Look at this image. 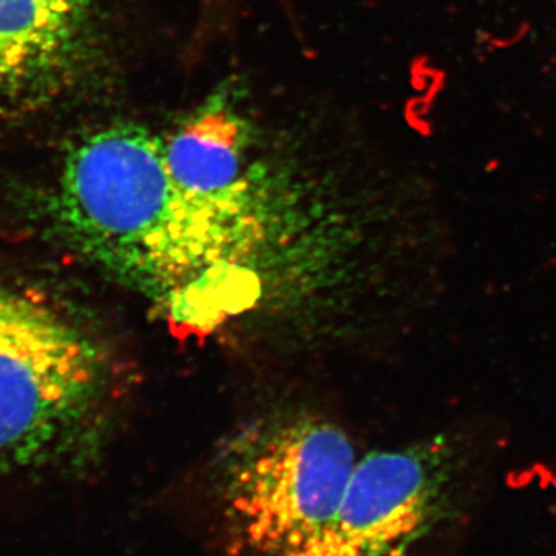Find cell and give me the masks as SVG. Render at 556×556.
Masks as SVG:
<instances>
[{
  "label": "cell",
  "mask_w": 556,
  "mask_h": 556,
  "mask_svg": "<svg viewBox=\"0 0 556 556\" xmlns=\"http://www.w3.org/2000/svg\"><path fill=\"white\" fill-rule=\"evenodd\" d=\"M50 211L73 249L137 285L215 265L237 244L179 188L164 138L137 124L80 138L62 163Z\"/></svg>",
  "instance_id": "cell-1"
},
{
  "label": "cell",
  "mask_w": 556,
  "mask_h": 556,
  "mask_svg": "<svg viewBox=\"0 0 556 556\" xmlns=\"http://www.w3.org/2000/svg\"><path fill=\"white\" fill-rule=\"evenodd\" d=\"M97 0H0V112L39 109L75 83Z\"/></svg>",
  "instance_id": "cell-5"
},
{
  "label": "cell",
  "mask_w": 556,
  "mask_h": 556,
  "mask_svg": "<svg viewBox=\"0 0 556 556\" xmlns=\"http://www.w3.org/2000/svg\"><path fill=\"white\" fill-rule=\"evenodd\" d=\"M248 137L247 124L212 101L164 138L179 188L236 241L252 236L258 223L260 185L248 163Z\"/></svg>",
  "instance_id": "cell-6"
},
{
  "label": "cell",
  "mask_w": 556,
  "mask_h": 556,
  "mask_svg": "<svg viewBox=\"0 0 556 556\" xmlns=\"http://www.w3.org/2000/svg\"><path fill=\"white\" fill-rule=\"evenodd\" d=\"M464 439L434 438L416 447L358 457L334 514L281 556H399L437 521Z\"/></svg>",
  "instance_id": "cell-4"
},
{
  "label": "cell",
  "mask_w": 556,
  "mask_h": 556,
  "mask_svg": "<svg viewBox=\"0 0 556 556\" xmlns=\"http://www.w3.org/2000/svg\"><path fill=\"white\" fill-rule=\"evenodd\" d=\"M357 460L345 431L311 417L244 444L223 473L233 546L251 556H281L300 546L334 514Z\"/></svg>",
  "instance_id": "cell-3"
},
{
  "label": "cell",
  "mask_w": 556,
  "mask_h": 556,
  "mask_svg": "<svg viewBox=\"0 0 556 556\" xmlns=\"http://www.w3.org/2000/svg\"><path fill=\"white\" fill-rule=\"evenodd\" d=\"M108 357L72 311L0 280V470L83 466L109 397Z\"/></svg>",
  "instance_id": "cell-2"
}]
</instances>
